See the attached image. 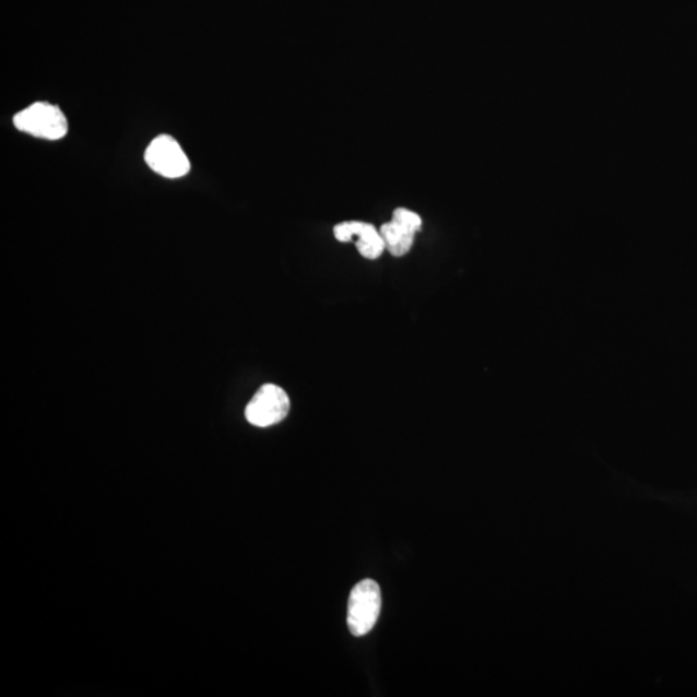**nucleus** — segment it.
I'll list each match as a JSON object with an SVG mask.
<instances>
[{"label":"nucleus","instance_id":"nucleus-1","mask_svg":"<svg viewBox=\"0 0 697 697\" xmlns=\"http://www.w3.org/2000/svg\"><path fill=\"white\" fill-rule=\"evenodd\" d=\"M381 611V590L371 579L355 586L347 604V627L355 637H363L371 631L379 621Z\"/></svg>","mask_w":697,"mask_h":697},{"label":"nucleus","instance_id":"nucleus-2","mask_svg":"<svg viewBox=\"0 0 697 697\" xmlns=\"http://www.w3.org/2000/svg\"><path fill=\"white\" fill-rule=\"evenodd\" d=\"M13 123L21 132L46 140H60L68 133V119L59 106L35 103L14 116Z\"/></svg>","mask_w":697,"mask_h":697},{"label":"nucleus","instance_id":"nucleus-3","mask_svg":"<svg viewBox=\"0 0 697 697\" xmlns=\"http://www.w3.org/2000/svg\"><path fill=\"white\" fill-rule=\"evenodd\" d=\"M291 403L286 391L274 383H267L248 403L246 418L248 423L259 426V428H268V426L283 422L288 415Z\"/></svg>","mask_w":697,"mask_h":697},{"label":"nucleus","instance_id":"nucleus-4","mask_svg":"<svg viewBox=\"0 0 697 697\" xmlns=\"http://www.w3.org/2000/svg\"><path fill=\"white\" fill-rule=\"evenodd\" d=\"M145 161L154 173L167 179H179L190 170L187 154L184 153L179 142L167 134H162L152 141L146 149Z\"/></svg>","mask_w":697,"mask_h":697},{"label":"nucleus","instance_id":"nucleus-5","mask_svg":"<svg viewBox=\"0 0 697 697\" xmlns=\"http://www.w3.org/2000/svg\"><path fill=\"white\" fill-rule=\"evenodd\" d=\"M380 234L386 241V248L394 258H402L414 246L416 233L391 220L380 227Z\"/></svg>","mask_w":697,"mask_h":697},{"label":"nucleus","instance_id":"nucleus-6","mask_svg":"<svg viewBox=\"0 0 697 697\" xmlns=\"http://www.w3.org/2000/svg\"><path fill=\"white\" fill-rule=\"evenodd\" d=\"M355 246L357 250L368 260L379 259L383 251L387 250L386 241H383L380 231H377L373 224L362 223L361 231L355 237Z\"/></svg>","mask_w":697,"mask_h":697},{"label":"nucleus","instance_id":"nucleus-7","mask_svg":"<svg viewBox=\"0 0 697 697\" xmlns=\"http://www.w3.org/2000/svg\"><path fill=\"white\" fill-rule=\"evenodd\" d=\"M393 220L401 225L409 227L410 231L418 233L422 231L423 220L416 212L407 209H397L393 213Z\"/></svg>","mask_w":697,"mask_h":697},{"label":"nucleus","instance_id":"nucleus-8","mask_svg":"<svg viewBox=\"0 0 697 697\" xmlns=\"http://www.w3.org/2000/svg\"><path fill=\"white\" fill-rule=\"evenodd\" d=\"M361 222H346L336 225L335 229H333V234H335V238L339 241L347 244V241H352L355 239V237H357V234L361 231Z\"/></svg>","mask_w":697,"mask_h":697}]
</instances>
